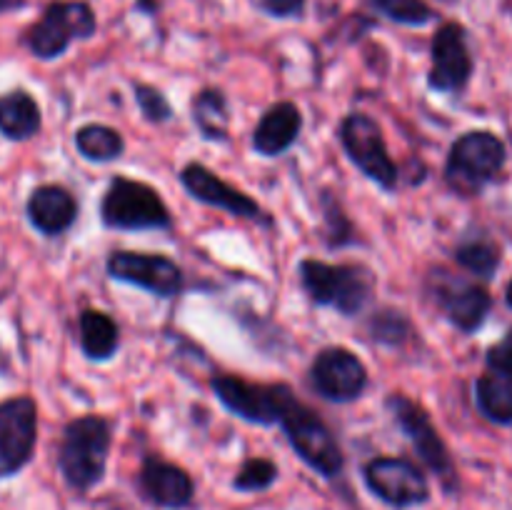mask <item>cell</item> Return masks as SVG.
<instances>
[{"label": "cell", "mask_w": 512, "mask_h": 510, "mask_svg": "<svg viewBox=\"0 0 512 510\" xmlns=\"http://www.w3.org/2000/svg\"><path fill=\"white\" fill-rule=\"evenodd\" d=\"M113 445V425L103 415H83L65 425L58 465L65 483L78 493L95 488L103 480Z\"/></svg>", "instance_id": "6da1fadb"}, {"label": "cell", "mask_w": 512, "mask_h": 510, "mask_svg": "<svg viewBox=\"0 0 512 510\" xmlns=\"http://www.w3.org/2000/svg\"><path fill=\"white\" fill-rule=\"evenodd\" d=\"M298 273L308 298L323 308H335L343 315H358L373 300L375 275L360 263L333 265L310 258L298 265Z\"/></svg>", "instance_id": "7a4b0ae2"}, {"label": "cell", "mask_w": 512, "mask_h": 510, "mask_svg": "<svg viewBox=\"0 0 512 510\" xmlns=\"http://www.w3.org/2000/svg\"><path fill=\"white\" fill-rule=\"evenodd\" d=\"M100 218L115 230H163L170 228V210L160 193L148 183L118 175L108 185L100 203Z\"/></svg>", "instance_id": "3957f363"}, {"label": "cell", "mask_w": 512, "mask_h": 510, "mask_svg": "<svg viewBox=\"0 0 512 510\" xmlns=\"http://www.w3.org/2000/svg\"><path fill=\"white\" fill-rule=\"evenodd\" d=\"M505 163V145L488 130H473L453 143L445 165V180L460 195H478Z\"/></svg>", "instance_id": "277c9868"}, {"label": "cell", "mask_w": 512, "mask_h": 510, "mask_svg": "<svg viewBox=\"0 0 512 510\" xmlns=\"http://www.w3.org/2000/svg\"><path fill=\"white\" fill-rule=\"evenodd\" d=\"M280 428L288 435V443L293 445L295 453L305 460L313 470H318L323 478H335L343 473V450L335 440L333 430L328 428L323 418L308 405L300 403L298 398L285 408L280 418Z\"/></svg>", "instance_id": "5b68a950"}, {"label": "cell", "mask_w": 512, "mask_h": 510, "mask_svg": "<svg viewBox=\"0 0 512 510\" xmlns=\"http://www.w3.org/2000/svg\"><path fill=\"white\" fill-rule=\"evenodd\" d=\"M213 390L220 403L238 418L255 425H275L283 418L285 408L295 400V393L283 383H250L238 375L213 378Z\"/></svg>", "instance_id": "8992f818"}, {"label": "cell", "mask_w": 512, "mask_h": 510, "mask_svg": "<svg viewBox=\"0 0 512 510\" xmlns=\"http://www.w3.org/2000/svg\"><path fill=\"white\" fill-rule=\"evenodd\" d=\"M95 15L88 3H53L43 13V18L28 30L25 43L30 53L50 60L63 55L73 40H85L95 33Z\"/></svg>", "instance_id": "52a82bcc"}, {"label": "cell", "mask_w": 512, "mask_h": 510, "mask_svg": "<svg viewBox=\"0 0 512 510\" xmlns=\"http://www.w3.org/2000/svg\"><path fill=\"white\" fill-rule=\"evenodd\" d=\"M340 140H343L348 158L363 170L365 178H370L383 190H395V185H398V165L390 158L383 130L373 118L363 113L348 115L340 125Z\"/></svg>", "instance_id": "ba28073f"}, {"label": "cell", "mask_w": 512, "mask_h": 510, "mask_svg": "<svg viewBox=\"0 0 512 510\" xmlns=\"http://www.w3.org/2000/svg\"><path fill=\"white\" fill-rule=\"evenodd\" d=\"M388 410L393 413L395 423L403 428V433L408 435L413 448L418 450L420 460L443 480L445 485H453L455 480V465L453 458L448 453V445L443 443L440 433L435 430L433 420L425 413V408L415 400H410L408 395H390L388 398Z\"/></svg>", "instance_id": "9c48e42d"}, {"label": "cell", "mask_w": 512, "mask_h": 510, "mask_svg": "<svg viewBox=\"0 0 512 510\" xmlns=\"http://www.w3.org/2000/svg\"><path fill=\"white\" fill-rule=\"evenodd\" d=\"M38 440V405L28 395L0 403V478L30 463Z\"/></svg>", "instance_id": "30bf717a"}, {"label": "cell", "mask_w": 512, "mask_h": 510, "mask_svg": "<svg viewBox=\"0 0 512 510\" xmlns=\"http://www.w3.org/2000/svg\"><path fill=\"white\" fill-rule=\"evenodd\" d=\"M310 383L325 400L350 403L368 388V368L353 350L333 345L315 355L310 365Z\"/></svg>", "instance_id": "8fae6325"}, {"label": "cell", "mask_w": 512, "mask_h": 510, "mask_svg": "<svg viewBox=\"0 0 512 510\" xmlns=\"http://www.w3.org/2000/svg\"><path fill=\"white\" fill-rule=\"evenodd\" d=\"M108 275L120 283L135 285L158 298H173L183 288V270L175 260L158 253H135V250H120L108 258Z\"/></svg>", "instance_id": "7c38bea8"}, {"label": "cell", "mask_w": 512, "mask_h": 510, "mask_svg": "<svg viewBox=\"0 0 512 510\" xmlns=\"http://www.w3.org/2000/svg\"><path fill=\"white\" fill-rule=\"evenodd\" d=\"M368 488L393 508H413L430 498L423 470L405 458H375L363 470Z\"/></svg>", "instance_id": "4fadbf2b"}, {"label": "cell", "mask_w": 512, "mask_h": 510, "mask_svg": "<svg viewBox=\"0 0 512 510\" xmlns=\"http://www.w3.org/2000/svg\"><path fill=\"white\" fill-rule=\"evenodd\" d=\"M473 75L468 33L460 23H445L433 38V68L428 83L438 93H460Z\"/></svg>", "instance_id": "5bb4252c"}, {"label": "cell", "mask_w": 512, "mask_h": 510, "mask_svg": "<svg viewBox=\"0 0 512 510\" xmlns=\"http://www.w3.org/2000/svg\"><path fill=\"white\" fill-rule=\"evenodd\" d=\"M180 183L188 190L190 198L200 200V203L210 205V208L223 210V213L233 215V218L263 220V223H270L265 210L260 208L250 195H245L243 190H238L235 185L225 183L220 175H215L213 170L205 168L203 163L185 165V168L180 170Z\"/></svg>", "instance_id": "9a60e30c"}, {"label": "cell", "mask_w": 512, "mask_h": 510, "mask_svg": "<svg viewBox=\"0 0 512 510\" xmlns=\"http://www.w3.org/2000/svg\"><path fill=\"white\" fill-rule=\"evenodd\" d=\"M433 298L448 315L450 323L463 333H473L490 313V295L480 285L453 278L450 273L433 275Z\"/></svg>", "instance_id": "2e32d148"}, {"label": "cell", "mask_w": 512, "mask_h": 510, "mask_svg": "<svg viewBox=\"0 0 512 510\" xmlns=\"http://www.w3.org/2000/svg\"><path fill=\"white\" fill-rule=\"evenodd\" d=\"M140 490L150 503L160 508H188L193 503V478L180 465L160 460L155 455L145 458L140 470Z\"/></svg>", "instance_id": "e0dca14e"}, {"label": "cell", "mask_w": 512, "mask_h": 510, "mask_svg": "<svg viewBox=\"0 0 512 510\" xmlns=\"http://www.w3.org/2000/svg\"><path fill=\"white\" fill-rule=\"evenodd\" d=\"M300 130H303V115H300L298 105L290 100L275 103L265 110L263 118L255 125L253 148L265 158L283 155L300 138Z\"/></svg>", "instance_id": "ac0fdd59"}, {"label": "cell", "mask_w": 512, "mask_h": 510, "mask_svg": "<svg viewBox=\"0 0 512 510\" xmlns=\"http://www.w3.org/2000/svg\"><path fill=\"white\" fill-rule=\"evenodd\" d=\"M28 218L43 235H63L78 218V200L63 185H40L28 198Z\"/></svg>", "instance_id": "d6986e66"}, {"label": "cell", "mask_w": 512, "mask_h": 510, "mask_svg": "<svg viewBox=\"0 0 512 510\" xmlns=\"http://www.w3.org/2000/svg\"><path fill=\"white\" fill-rule=\"evenodd\" d=\"M80 328V348L90 360L113 358L120 345L118 323L103 310H83L78 320Z\"/></svg>", "instance_id": "ffe728a7"}, {"label": "cell", "mask_w": 512, "mask_h": 510, "mask_svg": "<svg viewBox=\"0 0 512 510\" xmlns=\"http://www.w3.org/2000/svg\"><path fill=\"white\" fill-rule=\"evenodd\" d=\"M40 130V108L25 90L0 98V133L10 140H28Z\"/></svg>", "instance_id": "44dd1931"}, {"label": "cell", "mask_w": 512, "mask_h": 510, "mask_svg": "<svg viewBox=\"0 0 512 510\" xmlns=\"http://www.w3.org/2000/svg\"><path fill=\"white\" fill-rule=\"evenodd\" d=\"M193 123L205 140L223 143L230 135V108L218 88L200 90L193 98Z\"/></svg>", "instance_id": "7402d4cb"}, {"label": "cell", "mask_w": 512, "mask_h": 510, "mask_svg": "<svg viewBox=\"0 0 512 510\" xmlns=\"http://www.w3.org/2000/svg\"><path fill=\"white\" fill-rule=\"evenodd\" d=\"M75 148L85 160H95V163H110L118 160L125 150L123 135L110 125H83L75 133Z\"/></svg>", "instance_id": "603a6c76"}, {"label": "cell", "mask_w": 512, "mask_h": 510, "mask_svg": "<svg viewBox=\"0 0 512 510\" xmlns=\"http://www.w3.org/2000/svg\"><path fill=\"white\" fill-rule=\"evenodd\" d=\"M478 408L495 423H512V378L503 373H488L475 385Z\"/></svg>", "instance_id": "cb8c5ba5"}, {"label": "cell", "mask_w": 512, "mask_h": 510, "mask_svg": "<svg viewBox=\"0 0 512 510\" xmlns=\"http://www.w3.org/2000/svg\"><path fill=\"white\" fill-rule=\"evenodd\" d=\"M455 258L470 273L480 275V278H490L500 265V253L488 238H470L458 245Z\"/></svg>", "instance_id": "d4e9b609"}, {"label": "cell", "mask_w": 512, "mask_h": 510, "mask_svg": "<svg viewBox=\"0 0 512 510\" xmlns=\"http://www.w3.org/2000/svg\"><path fill=\"white\" fill-rule=\"evenodd\" d=\"M375 13L400 25H425L435 18V10L423 0H368Z\"/></svg>", "instance_id": "484cf974"}, {"label": "cell", "mask_w": 512, "mask_h": 510, "mask_svg": "<svg viewBox=\"0 0 512 510\" xmlns=\"http://www.w3.org/2000/svg\"><path fill=\"white\" fill-rule=\"evenodd\" d=\"M278 478V465L268 458H250L240 465L238 475L233 480V488L240 493H258L268 490Z\"/></svg>", "instance_id": "4316f807"}, {"label": "cell", "mask_w": 512, "mask_h": 510, "mask_svg": "<svg viewBox=\"0 0 512 510\" xmlns=\"http://www.w3.org/2000/svg\"><path fill=\"white\" fill-rule=\"evenodd\" d=\"M133 90H135V100H138L140 113H143L150 123H165V120H170L173 108H170L168 98H165L158 88L145 83H135Z\"/></svg>", "instance_id": "83f0119b"}, {"label": "cell", "mask_w": 512, "mask_h": 510, "mask_svg": "<svg viewBox=\"0 0 512 510\" xmlns=\"http://www.w3.org/2000/svg\"><path fill=\"white\" fill-rule=\"evenodd\" d=\"M488 365L493 373H503L512 378V330L498 345L488 350Z\"/></svg>", "instance_id": "f1b7e54d"}, {"label": "cell", "mask_w": 512, "mask_h": 510, "mask_svg": "<svg viewBox=\"0 0 512 510\" xmlns=\"http://www.w3.org/2000/svg\"><path fill=\"white\" fill-rule=\"evenodd\" d=\"M260 8L275 18H298L305 10V0H260Z\"/></svg>", "instance_id": "f546056e"}, {"label": "cell", "mask_w": 512, "mask_h": 510, "mask_svg": "<svg viewBox=\"0 0 512 510\" xmlns=\"http://www.w3.org/2000/svg\"><path fill=\"white\" fill-rule=\"evenodd\" d=\"M10 5H13V0H0V10L10 8Z\"/></svg>", "instance_id": "4dcf8cb0"}, {"label": "cell", "mask_w": 512, "mask_h": 510, "mask_svg": "<svg viewBox=\"0 0 512 510\" xmlns=\"http://www.w3.org/2000/svg\"><path fill=\"white\" fill-rule=\"evenodd\" d=\"M508 303H510V308H512V280H510V285H508Z\"/></svg>", "instance_id": "1f68e13d"}]
</instances>
